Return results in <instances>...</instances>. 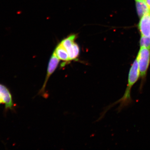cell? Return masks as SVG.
<instances>
[{"label": "cell", "mask_w": 150, "mask_h": 150, "mask_svg": "<svg viewBox=\"0 0 150 150\" xmlns=\"http://www.w3.org/2000/svg\"><path fill=\"white\" fill-rule=\"evenodd\" d=\"M135 1H137V0H135Z\"/></svg>", "instance_id": "cell-12"}, {"label": "cell", "mask_w": 150, "mask_h": 150, "mask_svg": "<svg viewBox=\"0 0 150 150\" xmlns=\"http://www.w3.org/2000/svg\"><path fill=\"white\" fill-rule=\"evenodd\" d=\"M139 43L140 47L150 49V37L141 36Z\"/></svg>", "instance_id": "cell-10"}, {"label": "cell", "mask_w": 150, "mask_h": 150, "mask_svg": "<svg viewBox=\"0 0 150 150\" xmlns=\"http://www.w3.org/2000/svg\"><path fill=\"white\" fill-rule=\"evenodd\" d=\"M54 52L59 60L63 62L61 67H65L67 64L70 63L69 58L67 50L61 43L57 45Z\"/></svg>", "instance_id": "cell-6"}, {"label": "cell", "mask_w": 150, "mask_h": 150, "mask_svg": "<svg viewBox=\"0 0 150 150\" xmlns=\"http://www.w3.org/2000/svg\"><path fill=\"white\" fill-rule=\"evenodd\" d=\"M136 8L137 15L140 18L150 11V8L145 2L144 0L136 1Z\"/></svg>", "instance_id": "cell-8"}, {"label": "cell", "mask_w": 150, "mask_h": 150, "mask_svg": "<svg viewBox=\"0 0 150 150\" xmlns=\"http://www.w3.org/2000/svg\"><path fill=\"white\" fill-rule=\"evenodd\" d=\"M66 50L68 52L70 62L78 60L80 55V49L77 43L74 42L71 46Z\"/></svg>", "instance_id": "cell-7"}, {"label": "cell", "mask_w": 150, "mask_h": 150, "mask_svg": "<svg viewBox=\"0 0 150 150\" xmlns=\"http://www.w3.org/2000/svg\"><path fill=\"white\" fill-rule=\"evenodd\" d=\"M139 79H140L139 70L138 62L136 58L134 62L132 63L131 68L129 69L127 86L123 96L120 99L108 106L107 109L105 110L104 114L105 113L106 110H109L110 108L115 105L119 104L117 110L118 112H120L122 109L129 106L133 102L131 96V89L133 86L138 81Z\"/></svg>", "instance_id": "cell-1"}, {"label": "cell", "mask_w": 150, "mask_h": 150, "mask_svg": "<svg viewBox=\"0 0 150 150\" xmlns=\"http://www.w3.org/2000/svg\"><path fill=\"white\" fill-rule=\"evenodd\" d=\"M136 59L138 62L141 80L139 88L142 91L146 80L148 70L150 65V49L140 47Z\"/></svg>", "instance_id": "cell-2"}, {"label": "cell", "mask_w": 150, "mask_h": 150, "mask_svg": "<svg viewBox=\"0 0 150 150\" xmlns=\"http://www.w3.org/2000/svg\"><path fill=\"white\" fill-rule=\"evenodd\" d=\"M76 37L77 35L76 34H71L63 39L60 43L66 49H67L72 45L73 43L75 42Z\"/></svg>", "instance_id": "cell-9"}, {"label": "cell", "mask_w": 150, "mask_h": 150, "mask_svg": "<svg viewBox=\"0 0 150 150\" xmlns=\"http://www.w3.org/2000/svg\"><path fill=\"white\" fill-rule=\"evenodd\" d=\"M60 60L58 58L55 52L54 51V53L52 54L51 56L49 62H48V68H47V74L46 78H45V81L43 83V85L42 86L41 89L39 91L38 94L40 95L43 96L45 93L46 85H47V83L49 80V78L51 76V75L53 74L55 71L58 68L59 66Z\"/></svg>", "instance_id": "cell-4"}, {"label": "cell", "mask_w": 150, "mask_h": 150, "mask_svg": "<svg viewBox=\"0 0 150 150\" xmlns=\"http://www.w3.org/2000/svg\"><path fill=\"white\" fill-rule=\"evenodd\" d=\"M2 104L5 105V112L9 110L14 111L16 107L9 89L5 85L0 83V105Z\"/></svg>", "instance_id": "cell-3"}, {"label": "cell", "mask_w": 150, "mask_h": 150, "mask_svg": "<svg viewBox=\"0 0 150 150\" xmlns=\"http://www.w3.org/2000/svg\"><path fill=\"white\" fill-rule=\"evenodd\" d=\"M145 2L150 8V0H144Z\"/></svg>", "instance_id": "cell-11"}, {"label": "cell", "mask_w": 150, "mask_h": 150, "mask_svg": "<svg viewBox=\"0 0 150 150\" xmlns=\"http://www.w3.org/2000/svg\"><path fill=\"white\" fill-rule=\"evenodd\" d=\"M140 18L137 26L141 36L150 37V11Z\"/></svg>", "instance_id": "cell-5"}]
</instances>
